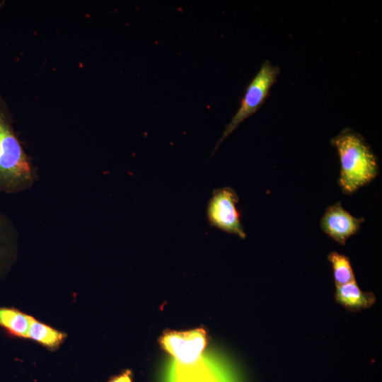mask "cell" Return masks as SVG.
Here are the masks:
<instances>
[{
    "mask_svg": "<svg viewBox=\"0 0 382 382\" xmlns=\"http://www.w3.org/2000/svg\"><path fill=\"white\" fill-rule=\"evenodd\" d=\"M37 180L36 168L14 131L11 112L0 96V192H21Z\"/></svg>",
    "mask_w": 382,
    "mask_h": 382,
    "instance_id": "cell-1",
    "label": "cell"
},
{
    "mask_svg": "<svg viewBox=\"0 0 382 382\" xmlns=\"http://www.w3.org/2000/svg\"><path fill=\"white\" fill-rule=\"evenodd\" d=\"M331 143L339 156L338 183L345 194L354 193L376 177L378 173L376 158L358 134L349 129L344 130Z\"/></svg>",
    "mask_w": 382,
    "mask_h": 382,
    "instance_id": "cell-2",
    "label": "cell"
},
{
    "mask_svg": "<svg viewBox=\"0 0 382 382\" xmlns=\"http://www.w3.org/2000/svg\"><path fill=\"white\" fill-rule=\"evenodd\" d=\"M279 69L265 61L250 82L242 98L239 108L226 125L214 151L245 119L254 114L266 99L270 89L275 83Z\"/></svg>",
    "mask_w": 382,
    "mask_h": 382,
    "instance_id": "cell-3",
    "label": "cell"
},
{
    "mask_svg": "<svg viewBox=\"0 0 382 382\" xmlns=\"http://www.w3.org/2000/svg\"><path fill=\"white\" fill-rule=\"evenodd\" d=\"M238 201V196L233 188L224 187L216 189L209 200L207 216L212 226L245 238L246 234L236 207Z\"/></svg>",
    "mask_w": 382,
    "mask_h": 382,
    "instance_id": "cell-4",
    "label": "cell"
},
{
    "mask_svg": "<svg viewBox=\"0 0 382 382\" xmlns=\"http://www.w3.org/2000/svg\"><path fill=\"white\" fill-rule=\"evenodd\" d=\"M160 343L175 360L176 364L189 366L202 359L207 345L206 332L202 328L189 331H171L164 333Z\"/></svg>",
    "mask_w": 382,
    "mask_h": 382,
    "instance_id": "cell-5",
    "label": "cell"
},
{
    "mask_svg": "<svg viewBox=\"0 0 382 382\" xmlns=\"http://www.w3.org/2000/svg\"><path fill=\"white\" fill-rule=\"evenodd\" d=\"M364 218H357L346 211L340 202L329 207L324 213L320 226L322 230L341 245L355 234L364 222Z\"/></svg>",
    "mask_w": 382,
    "mask_h": 382,
    "instance_id": "cell-6",
    "label": "cell"
},
{
    "mask_svg": "<svg viewBox=\"0 0 382 382\" xmlns=\"http://www.w3.org/2000/svg\"><path fill=\"white\" fill-rule=\"evenodd\" d=\"M18 233L12 221L0 212V279L9 272L17 260Z\"/></svg>",
    "mask_w": 382,
    "mask_h": 382,
    "instance_id": "cell-7",
    "label": "cell"
},
{
    "mask_svg": "<svg viewBox=\"0 0 382 382\" xmlns=\"http://www.w3.org/2000/svg\"><path fill=\"white\" fill-rule=\"evenodd\" d=\"M33 318V316L16 308L0 307V328L13 337L28 339Z\"/></svg>",
    "mask_w": 382,
    "mask_h": 382,
    "instance_id": "cell-8",
    "label": "cell"
},
{
    "mask_svg": "<svg viewBox=\"0 0 382 382\" xmlns=\"http://www.w3.org/2000/svg\"><path fill=\"white\" fill-rule=\"evenodd\" d=\"M66 338L65 332L33 318L29 330L28 339L50 351H55L60 347Z\"/></svg>",
    "mask_w": 382,
    "mask_h": 382,
    "instance_id": "cell-9",
    "label": "cell"
},
{
    "mask_svg": "<svg viewBox=\"0 0 382 382\" xmlns=\"http://www.w3.org/2000/svg\"><path fill=\"white\" fill-rule=\"evenodd\" d=\"M336 298L340 303L351 310L367 308L374 301V295L361 291L355 281L337 286Z\"/></svg>",
    "mask_w": 382,
    "mask_h": 382,
    "instance_id": "cell-10",
    "label": "cell"
},
{
    "mask_svg": "<svg viewBox=\"0 0 382 382\" xmlns=\"http://www.w3.org/2000/svg\"><path fill=\"white\" fill-rule=\"evenodd\" d=\"M176 365V382H216L214 375L202 359L189 366Z\"/></svg>",
    "mask_w": 382,
    "mask_h": 382,
    "instance_id": "cell-11",
    "label": "cell"
},
{
    "mask_svg": "<svg viewBox=\"0 0 382 382\" xmlns=\"http://www.w3.org/2000/svg\"><path fill=\"white\" fill-rule=\"evenodd\" d=\"M328 260L332 267L337 286L355 281L350 262L346 256L332 252L328 255Z\"/></svg>",
    "mask_w": 382,
    "mask_h": 382,
    "instance_id": "cell-12",
    "label": "cell"
},
{
    "mask_svg": "<svg viewBox=\"0 0 382 382\" xmlns=\"http://www.w3.org/2000/svg\"><path fill=\"white\" fill-rule=\"evenodd\" d=\"M108 382H132V374L130 370L127 369L112 376Z\"/></svg>",
    "mask_w": 382,
    "mask_h": 382,
    "instance_id": "cell-13",
    "label": "cell"
}]
</instances>
